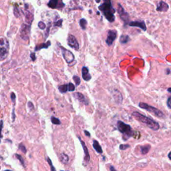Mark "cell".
<instances>
[{
	"label": "cell",
	"instance_id": "11",
	"mask_svg": "<svg viewBox=\"0 0 171 171\" xmlns=\"http://www.w3.org/2000/svg\"><path fill=\"white\" fill-rule=\"evenodd\" d=\"M64 3L62 1H59L57 0H51L48 2V6L49 8H52V9H60L64 7Z\"/></svg>",
	"mask_w": 171,
	"mask_h": 171
},
{
	"label": "cell",
	"instance_id": "17",
	"mask_svg": "<svg viewBox=\"0 0 171 171\" xmlns=\"http://www.w3.org/2000/svg\"><path fill=\"white\" fill-rule=\"evenodd\" d=\"M78 138L80 140V143L82 144V147H83V149L84 151V154H85V160L87 162H88L90 161V154H89V152H88V150L87 147H86L85 143H84V141H82L81 138L80 137H78Z\"/></svg>",
	"mask_w": 171,
	"mask_h": 171
},
{
	"label": "cell",
	"instance_id": "3",
	"mask_svg": "<svg viewBox=\"0 0 171 171\" xmlns=\"http://www.w3.org/2000/svg\"><path fill=\"white\" fill-rule=\"evenodd\" d=\"M117 127L120 132L123 134V138L124 141H126L134 135V132L132 131L131 126L129 124L124 123L123 121H118Z\"/></svg>",
	"mask_w": 171,
	"mask_h": 171
},
{
	"label": "cell",
	"instance_id": "35",
	"mask_svg": "<svg viewBox=\"0 0 171 171\" xmlns=\"http://www.w3.org/2000/svg\"><path fill=\"white\" fill-rule=\"evenodd\" d=\"M15 156L17 157V159L19 160V161H20V163L22 164V165L24 166V159H23V158L21 157V156H20V155H19V154H15Z\"/></svg>",
	"mask_w": 171,
	"mask_h": 171
},
{
	"label": "cell",
	"instance_id": "24",
	"mask_svg": "<svg viewBox=\"0 0 171 171\" xmlns=\"http://www.w3.org/2000/svg\"><path fill=\"white\" fill-rule=\"evenodd\" d=\"M150 148V145H146V146H141V152L143 154H147L149 151Z\"/></svg>",
	"mask_w": 171,
	"mask_h": 171
},
{
	"label": "cell",
	"instance_id": "20",
	"mask_svg": "<svg viewBox=\"0 0 171 171\" xmlns=\"http://www.w3.org/2000/svg\"><path fill=\"white\" fill-rule=\"evenodd\" d=\"M93 147H94V149L96 150V152H98L99 154H102V153L103 151L102 149L101 146L100 145L98 142L97 141H94V142H93Z\"/></svg>",
	"mask_w": 171,
	"mask_h": 171
},
{
	"label": "cell",
	"instance_id": "15",
	"mask_svg": "<svg viewBox=\"0 0 171 171\" xmlns=\"http://www.w3.org/2000/svg\"><path fill=\"white\" fill-rule=\"evenodd\" d=\"M168 8H169L168 7V5L166 3V2L161 1L159 2V4H158L156 10L158 11V12H165L168 10Z\"/></svg>",
	"mask_w": 171,
	"mask_h": 171
},
{
	"label": "cell",
	"instance_id": "37",
	"mask_svg": "<svg viewBox=\"0 0 171 171\" xmlns=\"http://www.w3.org/2000/svg\"><path fill=\"white\" fill-rule=\"evenodd\" d=\"M11 99H12L13 102L15 103V99H16V96H15V94L14 92L11 93Z\"/></svg>",
	"mask_w": 171,
	"mask_h": 171
},
{
	"label": "cell",
	"instance_id": "31",
	"mask_svg": "<svg viewBox=\"0 0 171 171\" xmlns=\"http://www.w3.org/2000/svg\"><path fill=\"white\" fill-rule=\"evenodd\" d=\"M47 161L48 162V163H49V164H50V167H51V171H55V169L54 166L52 165V161H51V160L50 159V158H49V157L47 158Z\"/></svg>",
	"mask_w": 171,
	"mask_h": 171
},
{
	"label": "cell",
	"instance_id": "29",
	"mask_svg": "<svg viewBox=\"0 0 171 171\" xmlns=\"http://www.w3.org/2000/svg\"><path fill=\"white\" fill-rule=\"evenodd\" d=\"M38 27L39 29H41V30H44V29H46V25L44 22L40 21L38 22Z\"/></svg>",
	"mask_w": 171,
	"mask_h": 171
},
{
	"label": "cell",
	"instance_id": "33",
	"mask_svg": "<svg viewBox=\"0 0 171 171\" xmlns=\"http://www.w3.org/2000/svg\"><path fill=\"white\" fill-rule=\"evenodd\" d=\"M14 15H15V17H18L19 16V11L18 10V8H17V7H15L14 8Z\"/></svg>",
	"mask_w": 171,
	"mask_h": 171
},
{
	"label": "cell",
	"instance_id": "30",
	"mask_svg": "<svg viewBox=\"0 0 171 171\" xmlns=\"http://www.w3.org/2000/svg\"><path fill=\"white\" fill-rule=\"evenodd\" d=\"M19 149L21 150L24 153H26V152H27V150H26V148L25 147V146L23 145L22 144H20L19 145Z\"/></svg>",
	"mask_w": 171,
	"mask_h": 171
},
{
	"label": "cell",
	"instance_id": "36",
	"mask_svg": "<svg viewBox=\"0 0 171 171\" xmlns=\"http://www.w3.org/2000/svg\"><path fill=\"white\" fill-rule=\"evenodd\" d=\"M50 28H51V23H49V26L47 28V30H46V32H45V37H46V38H47L48 36L49 32H50Z\"/></svg>",
	"mask_w": 171,
	"mask_h": 171
},
{
	"label": "cell",
	"instance_id": "39",
	"mask_svg": "<svg viewBox=\"0 0 171 171\" xmlns=\"http://www.w3.org/2000/svg\"><path fill=\"white\" fill-rule=\"evenodd\" d=\"M28 107L30 108V110L34 109V104H32V102H28Z\"/></svg>",
	"mask_w": 171,
	"mask_h": 171
},
{
	"label": "cell",
	"instance_id": "42",
	"mask_svg": "<svg viewBox=\"0 0 171 171\" xmlns=\"http://www.w3.org/2000/svg\"><path fill=\"white\" fill-rule=\"evenodd\" d=\"M84 133H85V134H86L87 136H88V137H90V132H88V131H87V130H84Z\"/></svg>",
	"mask_w": 171,
	"mask_h": 171
},
{
	"label": "cell",
	"instance_id": "28",
	"mask_svg": "<svg viewBox=\"0 0 171 171\" xmlns=\"http://www.w3.org/2000/svg\"><path fill=\"white\" fill-rule=\"evenodd\" d=\"M68 90L70 91V92H74V91L75 90V86L74 85V84L70 82V83L68 84Z\"/></svg>",
	"mask_w": 171,
	"mask_h": 171
},
{
	"label": "cell",
	"instance_id": "45",
	"mask_svg": "<svg viewBox=\"0 0 171 171\" xmlns=\"http://www.w3.org/2000/svg\"><path fill=\"white\" fill-rule=\"evenodd\" d=\"M167 90H168V92H170V93H171V88H168V89Z\"/></svg>",
	"mask_w": 171,
	"mask_h": 171
},
{
	"label": "cell",
	"instance_id": "32",
	"mask_svg": "<svg viewBox=\"0 0 171 171\" xmlns=\"http://www.w3.org/2000/svg\"><path fill=\"white\" fill-rule=\"evenodd\" d=\"M130 147V145L128 144H121L120 146V150H126Z\"/></svg>",
	"mask_w": 171,
	"mask_h": 171
},
{
	"label": "cell",
	"instance_id": "12",
	"mask_svg": "<svg viewBox=\"0 0 171 171\" xmlns=\"http://www.w3.org/2000/svg\"><path fill=\"white\" fill-rule=\"evenodd\" d=\"M73 96H74V97L75 99H77L80 102L83 104H84V105L88 106V104H89L88 103V101L87 100V99H86V98H85V96H84V95L80 92H75L73 94Z\"/></svg>",
	"mask_w": 171,
	"mask_h": 171
},
{
	"label": "cell",
	"instance_id": "8",
	"mask_svg": "<svg viewBox=\"0 0 171 171\" xmlns=\"http://www.w3.org/2000/svg\"><path fill=\"white\" fill-rule=\"evenodd\" d=\"M67 42H68V45L71 47L72 48L74 49V50L78 51L79 50L80 46L76 38H75V36L70 34L68 35V39H67Z\"/></svg>",
	"mask_w": 171,
	"mask_h": 171
},
{
	"label": "cell",
	"instance_id": "9",
	"mask_svg": "<svg viewBox=\"0 0 171 171\" xmlns=\"http://www.w3.org/2000/svg\"><path fill=\"white\" fill-rule=\"evenodd\" d=\"M118 12L120 18L123 19L125 23H128V19H129V15H128L127 12H125V10H124L123 6L120 3L118 4Z\"/></svg>",
	"mask_w": 171,
	"mask_h": 171
},
{
	"label": "cell",
	"instance_id": "43",
	"mask_svg": "<svg viewBox=\"0 0 171 171\" xmlns=\"http://www.w3.org/2000/svg\"><path fill=\"white\" fill-rule=\"evenodd\" d=\"M110 170H111V171H116V170H115V169H114V166H110Z\"/></svg>",
	"mask_w": 171,
	"mask_h": 171
},
{
	"label": "cell",
	"instance_id": "4",
	"mask_svg": "<svg viewBox=\"0 0 171 171\" xmlns=\"http://www.w3.org/2000/svg\"><path fill=\"white\" fill-rule=\"evenodd\" d=\"M10 50V44L6 38L1 37L0 41V58L1 60H3L8 57Z\"/></svg>",
	"mask_w": 171,
	"mask_h": 171
},
{
	"label": "cell",
	"instance_id": "40",
	"mask_svg": "<svg viewBox=\"0 0 171 171\" xmlns=\"http://www.w3.org/2000/svg\"><path fill=\"white\" fill-rule=\"evenodd\" d=\"M30 57L31 58H32V61H35V60H36V56H35V54L34 53H32V54H30Z\"/></svg>",
	"mask_w": 171,
	"mask_h": 171
},
{
	"label": "cell",
	"instance_id": "7",
	"mask_svg": "<svg viewBox=\"0 0 171 171\" xmlns=\"http://www.w3.org/2000/svg\"><path fill=\"white\" fill-rule=\"evenodd\" d=\"M30 30L31 25H28V24H25L21 25L20 30V36L24 40H28L30 34Z\"/></svg>",
	"mask_w": 171,
	"mask_h": 171
},
{
	"label": "cell",
	"instance_id": "26",
	"mask_svg": "<svg viewBox=\"0 0 171 171\" xmlns=\"http://www.w3.org/2000/svg\"><path fill=\"white\" fill-rule=\"evenodd\" d=\"M51 122H52V124H55V125H60L61 124L60 120L57 118H55L54 116H52L51 117Z\"/></svg>",
	"mask_w": 171,
	"mask_h": 171
},
{
	"label": "cell",
	"instance_id": "34",
	"mask_svg": "<svg viewBox=\"0 0 171 171\" xmlns=\"http://www.w3.org/2000/svg\"><path fill=\"white\" fill-rule=\"evenodd\" d=\"M62 21L63 20H62V19H60V20L55 21L54 23V26H57V27H61V26H62Z\"/></svg>",
	"mask_w": 171,
	"mask_h": 171
},
{
	"label": "cell",
	"instance_id": "18",
	"mask_svg": "<svg viewBox=\"0 0 171 171\" xmlns=\"http://www.w3.org/2000/svg\"><path fill=\"white\" fill-rule=\"evenodd\" d=\"M26 21L29 24V25H31L32 22L34 19V16L32 13H30L28 10H26Z\"/></svg>",
	"mask_w": 171,
	"mask_h": 171
},
{
	"label": "cell",
	"instance_id": "6",
	"mask_svg": "<svg viewBox=\"0 0 171 171\" xmlns=\"http://www.w3.org/2000/svg\"><path fill=\"white\" fill-rule=\"evenodd\" d=\"M61 50L64 60H65L66 62H67L69 65H70V64H72L75 61V57L72 52H70V50H68L67 49L63 47H61Z\"/></svg>",
	"mask_w": 171,
	"mask_h": 171
},
{
	"label": "cell",
	"instance_id": "10",
	"mask_svg": "<svg viewBox=\"0 0 171 171\" xmlns=\"http://www.w3.org/2000/svg\"><path fill=\"white\" fill-rule=\"evenodd\" d=\"M117 37V32L116 30H109L108 32V37L106 39V42L108 46H110L112 45L113 42H114Z\"/></svg>",
	"mask_w": 171,
	"mask_h": 171
},
{
	"label": "cell",
	"instance_id": "22",
	"mask_svg": "<svg viewBox=\"0 0 171 171\" xmlns=\"http://www.w3.org/2000/svg\"><path fill=\"white\" fill-rule=\"evenodd\" d=\"M60 161L63 164H67L69 161V158L68 156V155L64 154V153H62V154H60Z\"/></svg>",
	"mask_w": 171,
	"mask_h": 171
},
{
	"label": "cell",
	"instance_id": "41",
	"mask_svg": "<svg viewBox=\"0 0 171 171\" xmlns=\"http://www.w3.org/2000/svg\"><path fill=\"white\" fill-rule=\"evenodd\" d=\"M15 115L14 113V109H13V111H12V121L13 122L15 120Z\"/></svg>",
	"mask_w": 171,
	"mask_h": 171
},
{
	"label": "cell",
	"instance_id": "16",
	"mask_svg": "<svg viewBox=\"0 0 171 171\" xmlns=\"http://www.w3.org/2000/svg\"><path fill=\"white\" fill-rule=\"evenodd\" d=\"M112 95L113 96H114L115 101H116L117 103L120 104L122 102V101H123V96H122L120 92L118 90H115L114 92H113Z\"/></svg>",
	"mask_w": 171,
	"mask_h": 171
},
{
	"label": "cell",
	"instance_id": "25",
	"mask_svg": "<svg viewBox=\"0 0 171 171\" xmlns=\"http://www.w3.org/2000/svg\"><path fill=\"white\" fill-rule=\"evenodd\" d=\"M58 89L61 93H66L68 90V84H64V85L60 86L58 87Z\"/></svg>",
	"mask_w": 171,
	"mask_h": 171
},
{
	"label": "cell",
	"instance_id": "1",
	"mask_svg": "<svg viewBox=\"0 0 171 171\" xmlns=\"http://www.w3.org/2000/svg\"><path fill=\"white\" fill-rule=\"evenodd\" d=\"M99 10L101 11L103 15L107 19V20L110 22H114L115 20V11L114 8H113L112 2L111 1H104L103 3L98 7Z\"/></svg>",
	"mask_w": 171,
	"mask_h": 171
},
{
	"label": "cell",
	"instance_id": "23",
	"mask_svg": "<svg viewBox=\"0 0 171 171\" xmlns=\"http://www.w3.org/2000/svg\"><path fill=\"white\" fill-rule=\"evenodd\" d=\"M87 20L84 18H82L80 19V26L82 28L83 30H85L86 29V26H87Z\"/></svg>",
	"mask_w": 171,
	"mask_h": 171
},
{
	"label": "cell",
	"instance_id": "21",
	"mask_svg": "<svg viewBox=\"0 0 171 171\" xmlns=\"http://www.w3.org/2000/svg\"><path fill=\"white\" fill-rule=\"evenodd\" d=\"M130 41V37L127 35H122L120 37V42L121 44H125Z\"/></svg>",
	"mask_w": 171,
	"mask_h": 171
},
{
	"label": "cell",
	"instance_id": "13",
	"mask_svg": "<svg viewBox=\"0 0 171 171\" xmlns=\"http://www.w3.org/2000/svg\"><path fill=\"white\" fill-rule=\"evenodd\" d=\"M128 25L132 27H137L142 29L143 31L146 30V26L144 21H135L129 22Z\"/></svg>",
	"mask_w": 171,
	"mask_h": 171
},
{
	"label": "cell",
	"instance_id": "38",
	"mask_svg": "<svg viewBox=\"0 0 171 171\" xmlns=\"http://www.w3.org/2000/svg\"><path fill=\"white\" fill-rule=\"evenodd\" d=\"M167 106L168 108L171 109V96L168 98L167 100Z\"/></svg>",
	"mask_w": 171,
	"mask_h": 171
},
{
	"label": "cell",
	"instance_id": "44",
	"mask_svg": "<svg viewBox=\"0 0 171 171\" xmlns=\"http://www.w3.org/2000/svg\"><path fill=\"white\" fill-rule=\"evenodd\" d=\"M168 158H169L170 160H171V152L168 154Z\"/></svg>",
	"mask_w": 171,
	"mask_h": 171
},
{
	"label": "cell",
	"instance_id": "14",
	"mask_svg": "<svg viewBox=\"0 0 171 171\" xmlns=\"http://www.w3.org/2000/svg\"><path fill=\"white\" fill-rule=\"evenodd\" d=\"M82 78L86 82L89 81L92 78V76H91L89 72V70H88V68L87 67H86V66H84L82 69Z\"/></svg>",
	"mask_w": 171,
	"mask_h": 171
},
{
	"label": "cell",
	"instance_id": "27",
	"mask_svg": "<svg viewBox=\"0 0 171 171\" xmlns=\"http://www.w3.org/2000/svg\"><path fill=\"white\" fill-rule=\"evenodd\" d=\"M73 80L75 82V86H78L80 84V78L78 76H77V75H74L73 76Z\"/></svg>",
	"mask_w": 171,
	"mask_h": 171
},
{
	"label": "cell",
	"instance_id": "19",
	"mask_svg": "<svg viewBox=\"0 0 171 171\" xmlns=\"http://www.w3.org/2000/svg\"><path fill=\"white\" fill-rule=\"evenodd\" d=\"M51 45V42L50 41H48L46 42V43H44V44H42L40 45H38L35 48V51H38V50H40L42 49H47L48 48L49 46H50Z\"/></svg>",
	"mask_w": 171,
	"mask_h": 171
},
{
	"label": "cell",
	"instance_id": "46",
	"mask_svg": "<svg viewBox=\"0 0 171 171\" xmlns=\"http://www.w3.org/2000/svg\"><path fill=\"white\" fill-rule=\"evenodd\" d=\"M5 171H12V170H6Z\"/></svg>",
	"mask_w": 171,
	"mask_h": 171
},
{
	"label": "cell",
	"instance_id": "2",
	"mask_svg": "<svg viewBox=\"0 0 171 171\" xmlns=\"http://www.w3.org/2000/svg\"><path fill=\"white\" fill-rule=\"evenodd\" d=\"M132 116L141 123L145 124L148 128L153 130H158L160 128L159 124L150 118L144 116L138 112H132Z\"/></svg>",
	"mask_w": 171,
	"mask_h": 171
},
{
	"label": "cell",
	"instance_id": "5",
	"mask_svg": "<svg viewBox=\"0 0 171 171\" xmlns=\"http://www.w3.org/2000/svg\"><path fill=\"white\" fill-rule=\"evenodd\" d=\"M139 107L143 108V109H144L148 111L150 113H152V114H154V116H156L159 118H163L164 117V114L163 112H162L161 110H160L158 109V108L154 107V106H150L148 104L144 103V102H140L139 103Z\"/></svg>",
	"mask_w": 171,
	"mask_h": 171
}]
</instances>
